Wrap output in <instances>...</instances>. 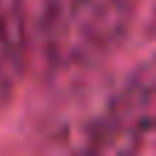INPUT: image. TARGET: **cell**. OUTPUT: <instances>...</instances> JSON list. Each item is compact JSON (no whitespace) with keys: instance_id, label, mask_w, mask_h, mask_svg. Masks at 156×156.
I'll return each instance as SVG.
<instances>
[{"instance_id":"obj_3","label":"cell","mask_w":156,"mask_h":156,"mask_svg":"<svg viewBox=\"0 0 156 156\" xmlns=\"http://www.w3.org/2000/svg\"><path fill=\"white\" fill-rule=\"evenodd\" d=\"M23 58V17L17 3H0V104L15 87Z\"/></svg>"},{"instance_id":"obj_1","label":"cell","mask_w":156,"mask_h":156,"mask_svg":"<svg viewBox=\"0 0 156 156\" xmlns=\"http://www.w3.org/2000/svg\"><path fill=\"white\" fill-rule=\"evenodd\" d=\"M136 0H49L41 20L46 61L58 69L104 55L130 26Z\"/></svg>"},{"instance_id":"obj_2","label":"cell","mask_w":156,"mask_h":156,"mask_svg":"<svg viewBox=\"0 0 156 156\" xmlns=\"http://www.w3.org/2000/svg\"><path fill=\"white\" fill-rule=\"evenodd\" d=\"M104 136L139 139L156 130V55L147 58L107 104Z\"/></svg>"},{"instance_id":"obj_4","label":"cell","mask_w":156,"mask_h":156,"mask_svg":"<svg viewBox=\"0 0 156 156\" xmlns=\"http://www.w3.org/2000/svg\"><path fill=\"white\" fill-rule=\"evenodd\" d=\"M153 29H156V9H153Z\"/></svg>"},{"instance_id":"obj_5","label":"cell","mask_w":156,"mask_h":156,"mask_svg":"<svg viewBox=\"0 0 156 156\" xmlns=\"http://www.w3.org/2000/svg\"><path fill=\"white\" fill-rule=\"evenodd\" d=\"M0 3H12V0H0Z\"/></svg>"}]
</instances>
